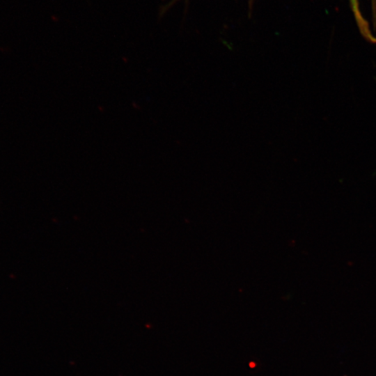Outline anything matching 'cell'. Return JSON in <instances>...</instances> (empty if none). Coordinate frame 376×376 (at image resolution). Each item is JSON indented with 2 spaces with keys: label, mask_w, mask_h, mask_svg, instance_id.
Masks as SVG:
<instances>
[{
  "label": "cell",
  "mask_w": 376,
  "mask_h": 376,
  "mask_svg": "<svg viewBox=\"0 0 376 376\" xmlns=\"http://www.w3.org/2000/svg\"><path fill=\"white\" fill-rule=\"evenodd\" d=\"M350 1L354 15V18L356 19L361 33L367 40L373 43H376V38L371 33L368 22L363 17L360 12L358 0Z\"/></svg>",
  "instance_id": "6da1fadb"
},
{
  "label": "cell",
  "mask_w": 376,
  "mask_h": 376,
  "mask_svg": "<svg viewBox=\"0 0 376 376\" xmlns=\"http://www.w3.org/2000/svg\"><path fill=\"white\" fill-rule=\"evenodd\" d=\"M373 3H375L376 2V0H373Z\"/></svg>",
  "instance_id": "7a4b0ae2"
}]
</instances>
